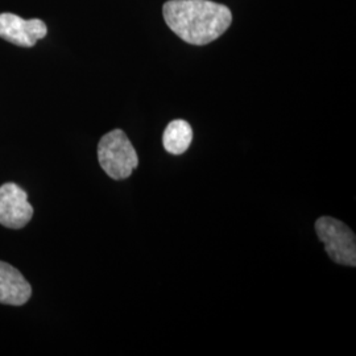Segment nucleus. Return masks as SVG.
Instances as JSON below:
<instances>
[{
    "instance_id": "f257e3e1",
    "label": "nucleus",
    "mask_w": 356,
    "mask_h": 356,
    "mask_svg": "<svg viewBox=\"0 0 356 356\" xmlns=\"http://www.w3.org/2000/svg\"><path fill=\"white\" fill-rule=\"evenodd\" d=\"M168 26L191 45H207L232 23L229 7L211 0H169L163 8Z\"/></svg>"
},
{
    "instance_id": "f03ea898",
    "label": "nucleus",
    "mask_w": 356,
    "mask_h": 356,
    "mask_svg": "<svg viewBox=\"0 0 356 356\" xmlns=\"http://www.w3.org/2000/svg\"><path fill=\"white\" fill-rule=\"evenodd\" d=\"M98 161L113 179H126L139 165V157L132 143L122 129H114L98 144Z\"/></svg>"
},
{
    "instance_id": "7ed1b4c3",
    "label": "nucleus",
    "mask_w": 356,
    "mask_h": 356,
    "mask_svg": "<svg viewBox=\"0 0 356 356\" xmlns=\"http://www.w3.org/2000/svg\"><path fill=\"white\" fill-rule=\"evenodd\" d=\"M316 231L332 261L355 267L356 236L350 227L335 218L322 216L316 222Z\"/></svg>"
},
{
    "instance_id": "20e7f679",
    "label": "nucleus",
    "mask_w": 356,
    "mask_h": 356,
    "mask_svg": "<svg viewBox=\"0 0 356 356\" xmlns=\"http://www.w3.org/2000/svg\"><path fill=\"white\" fill-rule=\"evenodd\" d=\"M33 216V207L24 189L13 182L0 186V225L8 229H23Z\"/></svg>"
},
{
    "instance_id": "39448f33",
    "label": "nucleus",
    "mask_w": 356,
    "mask_h": 356,
    "mask_svg": "<svg viewBox=\"0 0 356 356\" xmlns=\"http://www.w3.org/2000/svg\"><path fill=\"white\" fill-rule=\"evenodd\" d=\"M47 26L40 19L24 20L13 13L0 15V38L19 47H33L47 36Z\"/></svg>"
},
{
    "instance_id": "423d86ee",
    "label": "nucleus",
    "mask_w": 356,
    "mask_h": 356,
    "mask_svg": "<svg viewBox=\"0 0 356 356\" xmlns=\"http://www.w3.org/2000/svg\"><path fill=\"white\" fill-rule=\"evenodd\" d=\"M32 296V286L13 266L0 261V304L22 306Z\"/></svg>"
},
{
    "instance_id": "0eeeda50",
    "label": "nucleus",
    "mask_w": 356,
    "mask_h": 356,
    "mask_svg": "<svg viewBox=\"0 0 356 356\" xmlns=\"http://www.w3.org/2000/svg\"><path fill=\"white\" fill-rule=\"evenodd\" d=\"M193 141V128L186 120L177 119L168 124L163 136V144L168 153L182 154L186 152Z\"/></svg>"
}]
</instances>
